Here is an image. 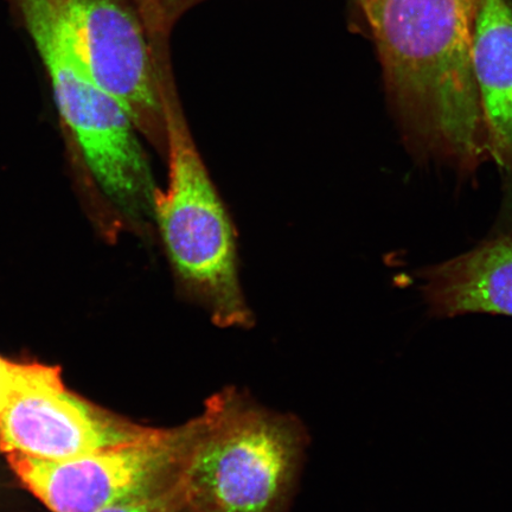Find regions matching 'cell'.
Listing matches in <instances>:
<instances>
[{
  "instance_id": "1",
  "label": "cell",
  "mask_w": 512,
  "mask_h": 512,
  "mask_svg": "<svg viewBox=\"0 0 512 512\" xmlns=\"http://www.w3.org/2000/svg\"><path fill=\"white\" fill-rule=\"evenodd\" d=\"M477 0H380L367 17L406 140L473 171L489 155L472 68Z\"/></svg>"
},
{
  "instance_id": "2",
  "label": "cell",
  "mask_w": 512,
  "mask_h": 512,
  "mask_svg": "<svg viewBox=\"0 0 512 512\" xmlns=\"http://www.w3.org/2000/svg\"><path fill=\"white\" fill-rule=\"evenodd\" d=\"M309 437L296 415L224 388L192 418L171 502L178 512H290Z\"/></svg>"
},
{
  "instance_id": "3",
  "label": "cell",
  "mask_w": 512,
  "mask_h": 512,
  "mask_svg": "<svg viewBox=\"0 0 512 512\" xmlns=\"http://www.w3.org/2000/svg\"><path fill=\"white\" fill-rule=\"evenodd\" d=\"M165 113L169 182L157 191L155 222L179 292L219 328L249 329L254 316L240 283L233 224L172 87Z\"/></svg>"
},
{
  "instance_id": "4",
  "label": "cell",
  "mask_w": 512,
  "mask_h": 512,
  "mask_svg": "<svg viewBox=\"0 0 512 512\" xmlns=\"http://www.w3.org/2000/svg\"><path fill=\"white\" fill-rule=\"evenodd\" d=\"M53 87L57 110L96 183L120 213L155 221L158 188L138 130L79 59L50 0H16Z\"/></svg>"
},
{
  "instance_id": "5",
  "label": "cell",
  "mask_w": 512,
  "mask_h": 512,
  "mask_svg": "<svg viewBox=\"0 0 512 512\" xmlns=\"http://www.w3.org/2000/svg\"><path fill=\"white\" fill-rule=\"evenodd\" d=\"M191 432V419L153 427L142 439L63 462L17 452L4 456L24 488L51 512H95L166 494L181 470Z\"/></svg>"
},
{
  "instance_id": "6",
  "label": "cell",
  "mask_w": 512,
  "mask_h": 512,
  "mask_svg": "<svg viewBox=\"0 0 512 512\" xmlns=\"http://www.w3.org/2000/svg\"><path fill=\"white\" fill-rule=\"evenodd\" d=\"M56 11L89 75L125 108L166 162L165 100L171 85L131 6L125 0H68Z\"/></svg>"
},
{
  "instance_id": "7",
  "label": "cell",
  "mask_w": 512,
  "mask_h": 512,
  "mask_svg": "<svg viewBox=\"0 0 512 512\" xmlns=\"http://www.w3.org/2000/svg\"><path fill=\"white\" fill-rule=\"evenodd\" d=\"M152 428L70 392L56 368L0 416V451L63 462L142 439Z\"/></svg>"
},
{
  "instance_id": "8",
  "label": "cell",
  "mask_w": 512,
  "mask_h": 512,
  "mask_svg": "<svg viewBox=\"0 0 512 512\" xmlns=\"http://www.w3.org/2000/svg\"><path fill=\"white\" fill-rule=\"evenodd\" d=\"M433 315L491 313L512 317V238L486 242L420 275Z\"/></svg>"
},
{
  "instance_id": "9",
  "label": "cell",
  "mask_w": 512,
  "mask_h": 512,
  "mask_svg": "<svg viewBox=\"0 0 512 512\" xmlns=\"http://www.w3.org/2000/svg\"><path fill=\"white\" fill-rule=\"evenodd\" d=\"M472 68L489 155L512 172V0H477Z\"/></svg>"
},
{
  "instance_id": "10",
  "label": "cell",
  "mask_w": 512,
  "mask_h": 512,
  "mask_svg": "<svg viewBox=\"0 0 512 512\" xmlns=\"http://www.w3.org/2000/svg\"><path fill=\"white\" fill-rule=\"evenodd\" d=\"M55 368L36 362H14L0 356V416L18 395L46 379Z\"/></svg>"
},
{
  "instance_id": "11",
  "label": "cell",
  "mask_w": 512,
  "mask_h": 512,
  "mask_svg": "<svg viewBox=\"0 0 512 512\" xmlns=\"http://www.w3.org/2000/svg\"><path fill=\"white\" fill-rule=\"evenodd\" d=\"M168 492L158 497L143 499V501L111 505L95 512H178Z\"/></svg>"
},
{
  "instance_id": "12",
  "label": "cell",
  "mask_w": 512,
  "mask_h": 512,
  "mask_svg": "<svg viewBox=\"0 0 512 512\" xmlns=\"http://www.w3.org/2000/svg\"><path fill=\"white\" fill-rule=\"evenodd\" d=\"M379 2L380 0H360L364 14H366V16L368 17L371 14V11L375 9V6Z\"/></svg>"
},
{
  "instance_id": "13",
  "label": "cell",
  "mask_w": 512,
  "mask_h": 512,
  "mask_svg": "<svg viewBox=\"0 0 512 512\" xmlns=\"http://www.w3.org/2000/svg\"><path fill=\"white\" fill-rule=\"evenodd\" d=\"M56 10H61L67 5L68 0H50Z\"/></svg>"
}]
</instances>
